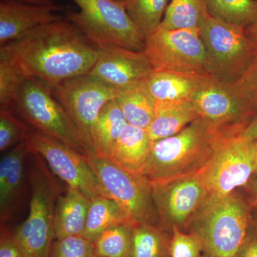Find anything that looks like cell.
I'll list each match as a JSON object with an SVG mask.
<instances>
[{
	"mask_svg": "<svg viewBox=\"0 0 257 257\" xmlns=\"http://www.w3.org/2000/svg\"><path fill=\"white\" fill-rule=\"evenodd\" d=\"M99 55V47L62 18L37 27L0 48V56L13 61L28 78L51 88L89 74Z\"/></svg>",
	"mask_w": 257,
	"mask_h": 257,
	"instance_id": "obj_1",
	"label": "cell"
},
{
	"mask_svg": "<svg viewBox=\"0 0 257 257\" xmlns=\"http://www.w3.org/2000/svg\"><path fill=\"white\" fill-rule=\"evenodd\" d=\"M226 140L197 118L176 135L153 142L141 175L151 184H159L197 175Z\"/></svg>",
	"mask_w": 257,
	"mask_h": 257,
	"instance_id": "obj_2",
	"label": "cell"
},
{
	"mask_svg": "<svg viewBox=\"0 0 257 257\" xmlns=\"http://www.w3.org/2000/svg\"><path fill=\"white\" fill-rule=\"evenodd\" d=\"M251 222L252 212L247 199L234 192L209 197L186 231L199 240L204 256L234 257Z\"/></svg>",
	"mask_w": 257,
	"mask_h": 257,
	"instance_id": "obj_3",
	"label": "cell"
},
{
	"mask_svg": "<svg viewBox=\"0 0 257 257\" xmlns=\"http://www.w3.org/2000/svg\"><path fill=\"white\" fill-rule=\"evenodd\" d=\"M34 155L30 167L31 199L26 220L13 233L25 257H49L55 238L54 217L60 187L42 157Z\"/></svg>",
	"mask_w": 257,
	"mask_h": 257,
	"instance_id": "obj_4",
	"label": "cell"
},
{
	"mask_svg": "<svg viewBox=\"0 0 257 257\" xmlns=\"http://www.w3.org/2000/svg\"><path fill=\"white\" fill-rule=\"evenodd\" d=\"M199 35L205 50L206 72L217 82H237L256 58V48L245 27L209 17Z\"/></svg>",
	"mask_w": 257,
	"mask_h": 257,
	"instance_id": "obj_5",
	"label": "cell"
},
{
	"mask_svg": "<svg viewBox=\"0 0 257 257\" xmlns=\"http://www.w3.org/2000/svg\"><path fill=\"white\" fill-rule=\"evenodd\" d=\"M79 12L68 11L67 20L96 46H118L143 51L145 39L128 16L126 7L115 0H72Z\"/></svg>",
	"mask_w": 257,
	"mask_h": 257,
	"instance_id": "obj_6",
	"label": "cell"
},
{
	"mask_svg": "<svg viewBox=\"0 0 257 257\" xmlns=\"http://www.w3.org/2000/svg\"><path fill=\"white\" fill-rule=\"evenodd\" d=\"M20 116L39 133L68 145L84 155L89 152L73 121L55 99L52 88L35 78H28L14 105Z\"/></svg>",
	"mask_w": 257,
	"mask_h": 257,
	"instance_id": "obj_7",
	"label": "cell"
},
{
	"mask_svg": "<svg viewBox=\"0 0 257 257\" xmlns=\"http://www.w3.org/2000/svg\"><path fill=\"white\" fill-rule=\"evenodd\" d=\"M87 159L106 196L124 209L133 222L161 228L152 184L145 177L128 172L106 157L87 155Z\"/></svg>",
	"mask_w": 257,
	"mask_h": 257,
	"instance_id": "obj_8",
	"label": "cell"
},
{
	"mask_svg": "<svg viewBox=\"0 0 257 257\" xmlns=\"http://www.w3.org/2000/svg\"><path fill=\"white\" fill-rule=\"evenodd\" d=\"M117 89L89 74L68 79L52 88V92L72 120L89 155H96L93 130L102 108L116 98Z\"/></svg>",
	"mask_w": 257,
	"mask_h": 257,
	"instance_id": "obj_9",
	"label": "cell"
},
{
	"mask_svg": "<svg viewBox=\"0 0 257 257\" xmlns=\"http://www.w3.org/2000/svg\"><path fill=\"white\" fill-rule=\"evenodd\" d=\"M199 117L224 138L238 137L257 112L234 84L210 79L192 99Z\"/></svg>",
	"mask_w": 257,
	"mask_h": 257,
	"instance_id": "obj_10",
	"label": "cell"
},
{
	"mask_svg": "<svg viewBox=\"0 0 257 257\" xmlns=\"http://www.w3.org/2000/svg\"><path fill=\"white\" fill-rule=\"evenodd\" d=\"M143 51L153 70L207 74L199 30L159 28L145 39Z\"/></svg>",
	"mask_w": 257,
	"mask_h": 257,
	"instance_id": "obj_11",
	"label": "cell"
},
{
	"mask_svg": "<svg viewBox=\"0 0 257 257\" xmlns=\"http://www.w3.org/2000/svg\"><path fill=\"white\" fill-rule=\"evenodd\" d=\"M255 167V142L235 137L221 144L199 174L210 197H223L244 187L254 176Z\"/></svg>",
	"mask_w": 257,
	"mask_h": 257,
	"instance_id": "obj_12",
	"label": "cell"
},
{
	"mask_svg": "<svg viewBox=\"0 0 257 257\" xmlns=\"http://www.w3.org/2000/svg\"><path fill=\"white\" fill-rule=\"evenodd\" d=\"M31 154L45 159L50 170L68 184L92 199L106 196L99 179L88 162L87 156L55 139L30 130L25 139Z\"/></svg>",
	"mask_w": 257,
	"mask_h": 257,
	"instance_id": "obj_13",
	"label": "cell"
},
{
	"mask_svg": "<svg viewBox=\"0 0 257 257\" xmlns=\"http://www.w3.org/2000/svg\"><path fill=\"white\" fill-rule=\"evenodd\" d=\"M152 189L162 229L172 230L176 226L185 231L210 197L199 173L167 183L152 184Z\"/></svg>",
	"mask_w": 257,
	"mask_h": 257,
	"instance_id": "obj_14",
	"label": "cell"
},
{
	"mask_svg": "<svg viewBox=\"0 0 257 257\" xmlns=\"http://www.w3.org/2000/svg\"><path fill=\"white\" fill-rule=\"evenodd\" d=\"M152 70L144 51L109 45L99 48L97 60L88 74L120 89L143 82Z\"/></svg>",
	"mask_w": 257,
	"mask_h": 257,
	"instance_id": "obj_15",
	"label": "cell"
},
{
	"mask_svg": "<svg viewBox=\"0 0 257 257\" xmlns=\"http://www.w3.org/2000/svg\"><path fill=\"white\" fill-rule=\"evenodd\" d=\"M62 7L28 4L15 0L0 2V44L14 41L30 30L60 20Z\"/></svg>",
	"mask_w": 257,
	"mask_h": 257,
	"instance_id": "obj_16",
	"label": "cell"
},
{
	"mask_svg": "<svg viewBox=\"0 0 257 257\" xmlns=\"http://www.w3.org/2000/svg\"><path fill=\"white\" fill-rule=\"evenodd\" d=\"M26 141L20 142L0 161V217L8 221L18 207L23 189L25 162L30 155Z\"/></svg>",
	"mask_w": 257,
	"mask_h": 257,
	"instance_id": "obj_17",
	"label": "cell"
},
{
	"mask_svg": "<svg viewBox=\"0 0 257 257\" xmlns=\"http://www.w3.org/2000/svg\"><path fill=\"white\" fill-rule=\"evenodd\" d=\"M211 78L207 74L152 70L145 84L156 101L192 100Z\"/></svg>",
	"mask_w": 257,
	"mask_h": 257,
	"instance_id": "obj_18",
	"label": "cell"
},
{
	"mask_svg": "<svg viewBox=\"0 0 257 257\" xmlns=\"http://www.w3.org/2000/svg\"><path fill=\"white\" fill-rule=\"evenodd\" d=\"M91 199L78 189L69 187L56 202L54 231L55 239L82 236Z\"/></svg>",
	"mask_w": 257,
	"mask_h": 257,
	"instance_id": "obj_19",
	"label": "cell"
},
{
	"mask_svg": "<svg viewBox=\"0 0 257 257\" xmlns=\"http://www.w3.org/2000/svg\"><path fill=\"white\" fill-rule=\"evenodd\" d=\"M152 143L147 128L128 124L108 159L128 172L141 175Z\"/></svg>",
	"mask_w": 257,
	"mask_h": 257,
	"instance_id": "obj_20",
	"label": "cell"
},
{
	"mask_svg": "<svg viewBox=\"0 0 257 257\" xmlns=\"http://www.w3.org/2000/svg\"><path fill=\"white\" fill-rule=\"evenodd\" d=\"M199 117L192 100L156 101L155 116L147 130L155 142L176 135Z\"/></svg>",
	"mask_w": 257,
	"mask_h": 257,
	"instance_id": "obj_21",
	"label": "cell"
},
{
	"mask_svg": "<svg viewBox=\"0 0 257 257\" xmlns=\"http://www.w3.org/2000/svg\"><path fill=\"white\" fill-rule=\"evenodd\" d=\"M115 99L128 124L148 128L155 116L156 101L147 90L145 81L117 89Z\"/></svg>",
	"mask_w": 257,
	"mask_h": 257,
	"instance_id": "obj_22",
	"label": "cell"
},
{
	"mask_svg": "<svg viewBox=\"0 0 257 257\" xmlns=\"http://www.w3.org/2000/svg\"><path fill=\"white\" fill-rule=\"evenodd\" d=\"M132 222L130 216L114 200L105 196H98L89 203L82 236L94 242L109 228Z\"/></svg>",
	"mask_w": 257,
	"mask_h": 257,
	"instance_id": "obj_23",
	"label": "cell"
},
{
	"mask_svg": "<svg viewBox=\"0 0 257 257\" xmlns=\"http://www.w3.org/2000/svg\"><path fill=\"white\" fill-rule=\"evenodd\" d=\"M127 124L116 99L109 101L101 109L93 130L96 155L108 158Z\"/></svg>",
	"mask_w": 257,
	"mask_h": 257,
	"instance_id": "obj_24",
	"label": "cell"
},
{
	"mask_svg": "<svg viewBox=\"0 0 257 257\" xmlns=\"http://www.w3.org/2000/svg\"><path fill=\"white\" fill-rule=\"evenodd\" d=\"M209 17L206 0H170L160 28L199 30Z\"/></svg>",
	"mask_w": 257,
	"mask_h": 257,
	"instance_id": "obj_25",
	"label": "cell"
},
{
	"mask_svg": "<svg viewBox=\"0 0 257 257\" xmlns=\"http://www.w3.org/2000/svg\"><path fill=\"white\" fill-rule=\"evenodd\" d=\"M133 257H170V240L160 227L140 221L132 222Z\"/></svg>",
	"mask_w": 257,
	"mask_h": 257,
	"instance_id": "obj_26",
	"label": "cell"
},
{
	"mask_svg": "<svg viewBox=\"0 0 257 257\" xmlns=\"http://www.w3.org/2000/svg\"><path fill=\"white\" fill-rule=\"evenodd\" d=\"M210 17L247 27L257 20V0H206Z\"/></svg>",
	"mask_w": 257,
	"mask_h": 257,
	"instance_id": "obj_27",
	"label": "cell"
},
{
	"mask_svg": "<svg viewBox=\"0 0 257 257\" xmlns=\"http://www.w3.org/2000/svg\"><path fill=\"white\" fill-rule=\"evenodd\" d=\"M170 0H130L126 5L128 16L146 39L160 28Z\"/></svg>",
	"mask_w": 257,
	"mask_h": 257,
	"instance_id": "obj_28",
	"label": "cell"
},
{
	"mask_svg": "<svg viewBox=\"0 0 257 257\" xmlns=\"http://www.w3.org/2000/svg\"><path fill=\"white\" fill-rule=\"evenodd\" d=\"M94 246L96 257H133L132 223L106 230L94 241Z\"/></svg>",
	"mask_w": 257,
	"mask_h": 257,
	"instance_id": "obj_29",
	"label": "cell"
},
{
	"mask_svg": "<svg viewBox=\"0 0 257 257\" xmlns=\"http://www.w3.org/2000/svg\"><path fill=\"white\" fill-rule=\"evenodd\" d=\"M27 79L22 69L13 61L0 56V110L10 109L14 105Z\"/></svg>",
	"mask_w": 257,
	"mask_h": 257,
	"instance_id": "obj_30",
	"label": "cell"
},
{
	"mask_svg": "<svg viewBox=\"0 0 257 257\" xmlns=\"http://www.w3.org/2000/svg\"><path fill=\"white\" fill-rule=\"evenodd\" d=\"M30 131L11 109L0 110V151L4 152L15 144L25 140Z\"/></svg>",
	"mask_w": 257,
	"mask_h": 257,
	"instance_id": "obj_31",
	"label": "cell"
},
{
	"mask_svg": "<svg viewBox=\"0 0 257 257\" xmlns=\"http://www.w3.org/2000/svg\"><path fill=\"white\" fill-rule=\"evenodd\" d=\"M49 257H96L94 242L83 236H70L55 239Z\"/></svg>",
	"mask_w": 257,
	"mask_h": 257,
	"instance_id": "obj_32",
	"label": "cell"
},
{
	"mask_svg": "<svg viewBox=\"0 0 257 257\" xmlns=\"http://www.w3.org/2000/svg\"><path fill=\"white\" fill-rule=\"evenodd\" d=\"M171 231L170 257H203L202 245L194 234L185 232L176 226L172 227Z\"/></svg>",
	"mask_w": 257,
	"mask_h": 257,
	"instance_id": "obj_33",
	"label": "cell"
},
{
	"mask_svg": "<svg viewBox=\"0 0 257 257\" xmlns=\"http://www.w3.org/2000/svg\"><path fill=\"white\" fill-rule=\"evenodd\" d=\"M234 84L257 112V55L242 77Z\"/></svg>",
	"mask_w": 257,
	"mask_h": 257,
	"instance_id": "obj_34",
	"label": "cell"
},
{
	"mask_svg": "<svg viewBox=\"0 0 257 257\" xmlns=\"http://www.w3.org/2000/svg\"><path fill=\"white\" fill-rule=\"evenodd\" d=\"M234 257H257V224L253 221Z\"/></svg>",
	"mask_w": 257,
	"mask_h": 257,
	"instance_id": "obj_35",
	"label": "cell"
},
{
	"mask_svg": "<svg viewBox=\"0 0 257 257\" xmlns=\"http://www.w3.org/2000/svg\"><path fill=\"white\" fill-rule=\"evenodd\" d=\"M0 257H25L14 234L2 229Z\"/></svg>",
	"mask_w": 257,
	"mask_h": 257,
	"instance_id": "obj_36",
	"label": "cell"
},
{
	"mask_svg": "<svg viewBox=\"0 0 257 257\" xmlns=\"http://www.w3.org/2000/svg\"><path fill=\"white\" fill-rule=\"evenodd\" d=\"M246 191V199H247L252 215L257 214V177H253L245 186Z\"/></svg>",
	"mask_w": 257,
	"mask_h": 257,
	"instance_id": "obj_37",
	"label": "cell"
},
{
	"mask_svg": "<svg viewBox=\"0 0 257 257\" xmlns=\"http://www.w3.org/2000/svg\"><path fill=\"white\" fill-rule=\"evenodd\" d=\"M238 137L248 142L257 141V115Z\"/></svg>",
	"mask_w": 257,
	"mask_h": 257,
	"instance_id": "obj_38",
	"label": "cell"
},
{
	"mask_svg": "<svg viewBox=\"0 0 257 257\" xmlns=\"http://www.w3.org/2000/svg\"><path fill=\"white\" fill-rule=\"evenodd\" d=\"M245 32L257 50V20L245 28Z\"/></svg>",
	"mask_w": 257,
	"mask_h": 257,
	"instance_id": "obj_39",
	"label": "cell"
},
{
	"mask_svg": "<svg viewBox=\"0 0 257 257\" xmlns=\"http://www.w3.org/2000/svg\"><path fill=\"white\" fill-rule=\"evenodd\" d=\"M18 1L28 3V4L43 5V6H51V5H57L55 0H18Z\"/></svg>",
	"mask_w": 257,
	"mask_h": 257,
	"instance_id": "obj_40",
	"label": "cell"
},
{
	"mask_svg": "<svg viewBox=\"0 0 257 257\" xmlns=\"http://www.w3.org/2000/svg\"><path fill=\"white\" fill-rule=\"evenodd\" d=\"M255 146H256V167H255V172L253 177H257V141H255Z\"/></svg>",
	"mask_w": 257,
	"mask_h": 257,
	"instance_id": "obj_41",
	"label": "cell"
},
{
	"mask_svg": "<svg viewBox=\"0 0 257 257\" xmlns=\"http://www.w3.org/2000/svg\"><path fill=\"white\" fill-rule=\"evenodd\" d=\"M115 1L121 3V4L124 5V6L126 7V4H127L128 2L130 1V0H115Z\"/></svg>",
	"mask_w": 257,
	"mask_h": 257,
	"instance_id": "obj_42",
	"label": "cell"
},
{
	"mask_svg": "<svg viewBox=\"0 0 257 257\" xmlns=\"http://www.w3.org/2000/svg\"><path fill=\"white\" fill-rule=\"evenodd\" d=\"M253 221L257 224V214L256 215H252Z\"/></svg>",
	"mask_w": 257,
	"mask_h": 257,
	"instance_id": "obj_43",
	"label": "cell"
},
{
	"mask_svg": "<svg viewBox=\"0 0 257 257\" xmlns=\"http://www.w3.org/2000/svg\"><path fill=\"white\" fill-rule=\"evenodd\" d=\"M203 257H207V256H204H204H203Z\"/></svg>",
	"mask_w": 257,
	"mask_h": 257,
	"instance_id": "obj_44",
	"label": "cell"
}]
</instances>
